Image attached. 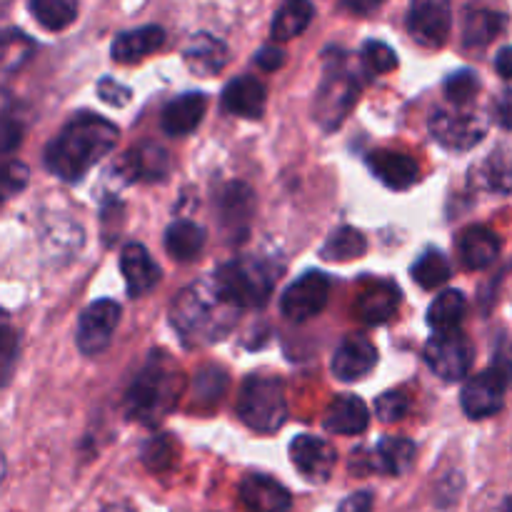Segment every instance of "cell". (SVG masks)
I'll list each match as a JSON object with an SVG mask.
<instances>
[{"instance_id":"obj_34","label":"cell","mask_w":512,"mask_h":512,"mask_svg":"<svg viewBox=\"0 0 512 512\" xmlns=\"http://www.w3.org/2000/svg\"><path fill=\"white\" fill-rule=\"evenodd\" d=\"M450 275H453V268L440 250H428L413 265V280L425 290L440 288L443 283H448Z\"/></svg>"},{"instance_id":"obj_24","label":"cell","mask_w":512,"mask_h":512,"mask_svg":"<svg viewBox=\"0 0 512 512\" xmlns=\"http://www.w3.org/2000/svg\"><path fill=\"white\" fill-rule=\"evenodd\" d=\"M400 303V290L395 288L388 280H380V283L368 285L363 293L358 295V315L368 325H383L388 323L395 315Z\"/></svg>"},{"instance_id":"obj_16","label":"cell","mask_w":512,"mask_h":512,"mask_svg":"<svg viewBox=\"0 0 512 512\" xmlns=\"http://www.w3.org/2000/svg\"><path fill=\"white\" fill-rule=\"evenodd\" d=\"M120 270H123L125 285H128V293L133 298L150 293L160 283V268L140 243L125 245L123 253H120Z\"/></svg>"},{"instance_id":"obj_23","label":"cell","mask_w":512,"mask_h":512,"mask_svg":"<svg viewBox=\"0 0 512 512\" xmlns=\"http://www.w3.org/2000/svg\"><path fill=\"white\" fill-rule=\"evenodd\" d=\"M368 408L358 395H340L325 413V430L335 435H360L368 430Z\"/></svg>"},{"instance_id":"obj_32","label":"cell","mask_w":512,"mask_h":512,"mask_svg":"<svg viewBox=\"0 0 512 512\" xmlns=\"http://www.w3.org/2000/svg\"><path fill=\"white\" fill-rule=\"evenodd\" d=\"M368 250V240L360 230L355 228H340L325 240V245L320 248V258L333 260V263H345V260H355L360 255H365Z\"/></svg>"},{"instance_id":"obj_30","label":"cell","mask_w":512,"mask_h":512,"mask_svg":"<svg viewBox=\"0 0 512 512\" xmlns=\"http://www.w3.org/2000/svg\"><path fill=\"white\" fill-rule=\"evenodd\" d=\"M505 28V15L495 13V10L475 8L465 13V25H463V40L468 48H485L488 43H493Z\"/></svg>"},{"instance_id":"obj_44","label":"cell","mask_w":512,"mask_h":512,"mask_svg":"<svg viewBox=\"0 0 512 512\" xmlns=\"http://www.w3.org/2000/svg\"><path fill=\"white\" fill-rule=\"evenodd\" d=\"M25 183H28V168L20 163H10L8 183H5V195L15 193L18 188H25Z\"/></svg>"},{"instance_id":"obj_5","label":"cell","mask_w":512,"mask_h":512,"mask_svg":"<svg viewBox=\"0 0 512 512\" xmlns=\"http://www.w3.org/2000/svg\"><path fill=\"white\" fill-rule=\"evenodd\" d=\"M215 285L238 308H263L275 285V270L265 260L238 258L215 270Z\"/></svg>"},{"instance_id":"obj_38","label":"cell","mask_w":512,"mask_h":512,"mask_svg":"<svg viewBox=\"0 0 512 512\" xmlns=\"http://www.w3.org/2000/svg\"><path fill=\"white\" fill-rule=\"evenodd\" d=\"M410 410V398L400 390H390V393H383L378 400H375V413L383 423H398L408 415Z\"/></svg>"},{"instance_id":"obj_48","label":"cell","mask_w":512,"mask_h":512,"mask_svg":"<svg viewBox=\"0 0 512 512\" xmlns=\"http://www.w3.org/2000/svg\"><path fill=\"white\" fill-rule=\"evenodd\" d=\"M380 3H383V0H343L345 8H348L350 13H358V15L373 13Z\"/></svg>"},{"instance_id":"obj_29","label":"cell","mask_w":512,"mask_h":512,"mask_svg":"<svg viewBox=\"0 0 512 512\" xmlns=\"http://www.w3.org/2000/svg\"><path fill=\"white\" fill-rule=\"evenodd\" d=\"M415 460V443L408 438H383L375 448L373 468L385 475H403L408 473Z\"/></svg>"},{"instance_id":"obj_11","label":"cell","mask_w":512,"mask_h":512,"mask_svg":"<svg viewBox=\"0 0 512 512\" xmlns=\"http://www.w3.org/2000/svg\"><path fill=\"white\" fill-rule=\"evenodd\" d=\"M120 323V305L115 300H95L80 313L78 320V350L88 358L103 353L110 345L115 328Z\"/></svg>"},{"instance_id":"obj_27","label":"cell","mask_w":512,"mask_h":512,"mask_svg":"<svg viewBox=\"0 0 512 512\" xmlns=\"http://www.w3.org/2000/svg\"><path fill=\"white\" fill-rule=\"evenodd\" d=\"M205 248V230L190 220H178L165 233V250L178 263H190Z\"/></svg>"},{"instance_id":"obj_37","label":"cell","mask_w":512,"mask_h":512,"mask_svg":"<svg viewBox=\"0 0 512 512\" xmlns=\"http://www.w3.org/2000/svg\"><path fill=\"white\" fill-rule=\"evenodd\" d=\"M363 60L373 73H390V70L398 68V55L390 45L380 43V40H368L363 48Z\"/></svg>"},{"instance_id":"obj_4","label":"cell","mask_w":512,"mask_h":512,"mask_svg":"<svg viewBox=\"0 0 512 512\" xmlns=\"http://www.w3.org/2000/svg\"><path fill=\"white\" fill-rule=\"evenodd\" d=\"M238 415L255 433H278L288 420V398H285L283 380L268 378V375H250L240 388Z\"/></svg>"},{"instance_id":"obj_17","label":"cell","mask_w":512,"mask_h":512,"mask_svg":"<svg viewBox=\"0 0 512 512\" xmlns=\"http://www.w3.org/2000/svg\"><path fill=\"white\" fill-rule=\"evenodd\" d=\"M240 500L250 512H288L290 493L268 475H248L240 483Z\"/></svg>"},{"instance_id":"obj_41","label":"cell","mask_w":512,"mask_h":512,"mask_svg":"<svg viewBox=\"0 0 512 512\" xmlns=\"http://www.w3.org/2000/svg\"><path fill=\"white\" fill-rule=\"evenodd\" d=\"M98 95L105 100L108 105H115V108H120V105H128L130 103V90L125 88V85H120L118 80L113 78H103L98 85Z\"/></svg>"},{"instance_id":"obj_22","label":"cell","mask_w":512,"mask_h":512,"mask_svg":"<svg viewBox=\"0 0 512 512\" xmlns=\"http://www.w3.org/2000/svg\"><path fill=\"white\" fill-rule=\"evenodd\" d=\"M185 63L200 78H210V75H218L220 70L228 63V48L225 43H220L218 38L208 33H198L190 38V43L185 45Z\"/></svg>"},{"instance_id":"obj_45","label":"cell","mask_w":512,"mask_h":512,"mask_svg":"<svg viewBox=\"0 0 512 512\" xmlns=\"http://www.w3.org/2000/svg\"><path fill=\"white\" fill-rule=\"evenodd\" d=\"M495 118H498V123L503 128L512 130V90H505L498 98V103H495Z\"/></svg>"},{"instance_id":"obj_31","label":"cell","mask_w":512,"mask_h":512,"mask_svg":"<svg viewBox=\"0 0 512 512\" xmlns=\"http://www.w3.org/2000/svg\"><path fill=\"white\" fill-rule=\"evenodd\" d=\"M465 310H468V303H465V295L460 290H445L438 298L433 300L428 310V323L430 328L438 330V333H445V330H455L465 318Z\"/></svg>"},{"instance_id":"obj_9","label":"cell","mask_w":512,"mask_h":512,"mask_svg":"<svg viewBox=\"0 0 512 512\" xmlns=\"http://www.w3.org/2000/svg\"><path fill=\"white\" fill-rule=\"evenodd\" d=\"M328 295V275L310 270V273H305L303 278H298L293 285L285 288L283 298H280V310L293 323H305V320L315 318L328 305Z\"/></svg>"},{"instance_id":"obj_40","label":"cell","mask_w":512,"mask_h":512,"mask_svg":"<svg viewBox=\"0 0 512 512\" xmlns=\"http://www.w3.org/2000/svg\"><path fill=\"white\" fill-rule=\"evenodd\" d=\"M143 463L148 465L150 470H165L170 463H173V448H170L168 438H155L150 440L143 448Z\"/></svg>"},{"instance_id":"obj_26","label":"cell","mask_w":512,"mask_h":512,"mask_svg":"<svg viewBox=\"0 0 512 512\" xmlns=\"http://www.w3.org/2000/svg\"><path fill=\"white\" fill-rule=\"evenodd\" d=\"M458 248L460 255H463V263L470 270H483L488 265H493L495 258H498L500 240L493 230L475 225V228H468L460 233Z\"/></svg>"},{"instance_id":"obj_35","label":"cell","mask_w":512,"mask_h":512,"mask_svg":"<svg viewBox=\"0 0 512 512\" xmlns=\"http://www.w3.org/2000/svg\"><path fill=\"white\" fill-rule=\"evenodd\" d=\"M225 388H228V375H225V370L215 368V365H208V368L198 370V375H195L193 390L200 408H210L218 400H223Z\"/></svg>"},{"instance_id":"obj_49","label":"cell","mask_w":512,"mask_h":512,"mask_svg":"<svg viewBox=\"0 0 512 512\" xmlns=\"http://www.w3.org/2000/svg\"><path fill=\"white\" fill-rule=\"evenodd\" d=\"M503 512H512V498L505 500V505H503Z\"/></svg>"},{"instance_id":"obj_47","label":"cell","mask_w":512,"mask_h":512,"mask_svg":"<svg viewBox=\"0 0 512 512\" xmlns=\"http://www.w3.org/2000/svg\"><path fill=\"white\" fill-rule=\"evenodd\" d=\"M495 70H498L503 78L512 80V45H508V48H503L498 53V58H495Z\"/></svg>"},{"instance_id":"obj_46","label":"cell","mask_w":512,"mask_h":512,"mask_svg":"<svg viewBox=\"0 0 512 512\" xmlns=\"http://www.w3.org/2000/svg\"><path fill=\"white\" fill-rule=\"evenodd\" d=\"M493 368L500 370V373H503L505 378H508L512 383V345L505 343V340L498 345V353H495Z\"/></svg>"},{"instance_id":"obj_2","label":"cell","mask_w":512,"mask_h":512,"mask_svg":"<svg viewBox=\"0 0 512 512\" xmlns=\"http://www.w3.org/2000/svg\"><path fill=\"white\" fill-rule=\"evenodd\" d=\"M238 305L230 303L215 280H198L175 295L170 320L190 343H215L230 333L238 318Z\"/></svg>"},{"instance_id":"obj_7","label":"cell","mask_w":512,"mask_h":512,"mask_svg":"<svg viewBox=\"0 0 512 512\" xmlns=\"http://www.w3.org/2000/svg\"><path fill=\"white\" fill-rule=\"evenodd\" d=\"M425 363L438 378L458 383L473 365V345L458 330L435 333L425 345Z\"/></svg>"},{"instance_id":"obj_18","label":"cell","mask_w":512,"mask_h":512,"mask_svg":"<svg viewBox=\"0 0 512 512\" xmlns=\"http://www.w3.org/2000/svg\"><path fill=\"white\" fill-rule=\"evenodd\" d=\"M265 85L253 75H243L225 85L223 105L228 113L240 115V118L258 120L265 113Z\"/></svg>"},{"instance_id":"obj_19","label":"cell","mask_w":512,"mask_h":512,"mask_svg":"<svg viewBox=\"0 0 512 512\" xmlns=\"http://www.w3.org/2000/svg\"><path fill=\"white\" fill-rule=\"evenodd\" d=\"M368 168L375 178L393 190H408L418 180V163L395 150H375L368 155Z\"/></svg>"},{"instance_id":"obj_14","label":"cell","mask_w":512,"mask_h":512,"mask_svg":"<svg viewBox=\"0 0 512 512\" xmlns=\"http://www.w3.org/2000/svg\"><path fill=\"white\" fill-rule=\"evenodd\" d=\"M220 225L233 240H243L255 213V195L248 185L228 183L218 195Z\"/></svg>"},{"instance_id":"obj_33","label":"cell","mask_w":512,"mask_h":512,"mask_svg":"<svg viewBox=\"0 0 512 512\" xmlns=\"http://www.w3.org/2000/svg\"><path fill=\"white\" fill-rule=\"evenodd\" d=\"M30 13L45 30H63L78 15V0H30Z\"/></svg>"},{"instance_id":"obj_3","label":"cell","mask_w":512,"mask_h":512,"mask_svg":"<svg viewBox=\"0 0 512 512\" xmlns=\"http://www.w3.org/2000/svg\"><path fill=\"white\" fill-rule=\"evenodd\" d=\"M180 390H183V373L173 358L168 353H153L125 393V413L140 423L155 425L175 408Z\"/></svg>"},{"instance_id":"obj_15","label":"cell","mask_w":512,"mask_h":512,"mask_svg":"<svg viewBox=\"0 0 512 512\" xmlns=\"http://www.w3.org/2000/svg\"><path fill=\"white\" fill-rule=\"evenodd\" d=\"M375 365H378V348L363 335L345 338L333 355V375L345 383L365 378L373 373Z\"/></svg>"},{"instance_id":"obj_12","label":"cell","mask_w":512,"mask_h":512,"mask_svg":"<svg viewBox=\"0 0 512 512\" xmlns=\"http://www.w3.org/2000/svg\"><path fill=\"white\" fill-rule=\"evenodd\" d=\"M508 385L510 380L495 368H488L485 373L470 378L463 388V410L468 413V418L483 420L500 413Z\"/></svg>"},{"instance_id":"obj_10","label":"cell","mask_w":512,"mask_h":512,"mask_svg":"<svg viewBox=\"0 0 512 512\" xmlns=\"http://www.w3.org/2000/svg\"><path fill=\"white\" fill-rule=\"evenodd\" d=\"M453 25L450 0H413L408 10L410 38L423 48H443Z\"/></svg>"},{"instance_id":"obj_25","label":"cell","mask_w":512,"mask_h":512,"mask_svg":"<svg viewBox=\"0 0 512 512\" xmlns=\"http://www.w3.org/2000/svg\"><path fill=\"white\" fill-rule=\"evenodd\" d=\"M168 168V150L155 143L138 145L123 160V170L130 180H163L168 175Z\"/></svg>"},{"instance_id":"obj_13","label":"cell","mask_w":512,"mask_h":512,"mask_svg":"<svg viewBox=\"0 0 512 512\" xmlns=\"http://www.w3.org/2000/svg\"><path fill=\"white\" fill-rule=\"evenodd\" d=\"M290 458H293L298 473H303L310 483H325L338 463V453L333 445L315 435H298L290 443Z\"/></svg>"},{"instance_id":"obj_20","label":"cell","mask_w":512,"mask_h":512,"mask_svg":"<svg viewBox=\"0 0 512 512\" xmlns=\"http://www.w3.org/2000/svg\"><path fill=\"white\" fill-rule=\"evenodd\" d=\"M165 43V30L160 25H143V28L128 30V33H120L113 40V48L110 55L118 63H138V60L148 58L155 50L163 48Z\"/></svg>"},{"instance_id":"obj_6","label":"cell","mask_w":512,"mask_h":512,"mask_svg":"<svg viewBox=\"0 0 512 512\" xmlns=\"http://www.w3.org/2000/svg\"><path fill=\"white\" fill-rule=\"evenodd\" d=\"M360 98V78L348 68L345 63L338 60H330L325 65V78L323 85L318 90V98H315L313 115L318 120V125H323L325 130H335L343 125V120L348 118V113L353 110V105Z\"/></svg>"},{"instance_id":"obj_36","label":"cell","mask_w":512,"mask_h":512,"mask_svg":"<svg viewBox=\"0 0 512 512\" xmlns=\"http://www.w3.org/2000/svg\"><path fill=\"white\" fill-rule=\"evenodd\" d=\"M478 90H480V80L473 70H458V73H453L448 80H445V95H448L450 103H455L458 108L460 105L470 103Z\"/></svg>"},{"instance_id":"obj_43","label":"cell","mask_w":512,"mask_h":512,"mask_svg":"<svg viewBox=\"0 0 512 512\" xmlns=\"http://www.w3.org/2000/svg\"><path fill=\"white\" fill-rule=\"evenodd\" d=\"M373 510V495L370 493H355L348 500H343L338 512H370Z\"/></svg>"},{"instance_id":"obj_8","label":"cell","mask_w":512,"mask_h":512,"mask_svg":"<svg viewBox=\"0 0 512 512\" xmlns=\"http://www.w3.org/2000/svg\"><path fill=\"white\" fill-rule=\"evenodd\" d=\"M430 133L440 145L450 150H470L488 133V123L483 115L470 110H438L430 120Z\"/></svg>"},{"instance_id":"obj_39","label":"cell","mask_w":512,"mask_h":512,"mask_svg":"<svg viewBox=\"0 0 512 512\" xmlns=\"http://www.w3.org/2000/svg\"><path fill=\"white\" fill-rule=\"evenodd\" d=\"M483 175H485V183H488V188L500 190V193H505V190L512 188V168H510L508 160H505L500 153L493 155V158L485 163Z\"/></svg>"},{"instance_id":"obj_21","label":"cell","mask_w":512,"mask_h":512,"mask_svg":"<svg viewBox=\"0 0 512 512\" xmlns=\"http://www.w3.org/2000/svg\"><path fill=\"white\" fill-rule=\"evenodd\" d=\"M205 110H208V98L203 93H188L180 98L170 100L160 115V125L168 135H188L203 120Z\"/></svg>"},{"instance_id":"obj_28","label":"cell","mask_w":512,"mask_h":512,"mask_svg":"<svg viewBox=\"0 0 512 512\" xmlns=\"http://www.w3.org/2000/svg\"><path fill=\"white\" fill-rule=\"evenodd\" d=\"M315 10L310 0H283L280 8L275 10L273 25H270V35L275 40H293L303 33L313 20Z\"/></svg>"},{"instance_id":"obj_1","label":"cell","mask_w":512,"mask_h":512,"mask_svg":"<svg viewBox=\"0 0 512 512\" xmlns=\"http://www.w3.org/2000/svg\"><path fill=\"white\" fill-rule=\"evenodd\" d=\"M120 130L110 120L95 113L75 115L45 148V165L60 180L83 178L100 158L118 145Z\"/></svg>"},{"instance_id":"obj_42","label":"cell","mask_w":512,"mask_h":512,"mask_svg":"<svg viewBox=\"0 0 512 512\" xmlns=\"http://www.w3.org/2000/svg\"><path fill=\"white\" fill-rule=\"evenodd\" d=\"M255 63H258L263 70H268V73H273V70H278L280 65L285 63L283 48H275V45H265V48L260 50L258 55H255Z\"/></svg>"}]
</instances>
